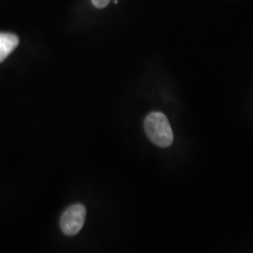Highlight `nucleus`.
<instances>
[{"label": "nucleus", "mask_w": 253, "mask_h": 253, "mask_svg": "<svg viewBox=\"0 0 253 253\" xmlns=\"http://www.w3.org/2000/svg\"><path fill=\"white\" fill-rule=\"evenodd\" d=\"M86 209L81 204H75L67 208L60 218V228L64 235H77L84 226Z\"/></svg>", "instance_id": "nucleus-2"}, {"label": "nucleus", "mask_w": 253, "mask_h": 253, "mask_svg": "<svg viewBox=\"0 0 253 253\" xmlns=\"http://www.w3.org/2000/svg\"><path fill=\"white\" fill-rule=\"evenodd\" d=\"M19 38L12 33H0V63L18 46Z\"/></svg>", "instance_id": "nucleus-3"}, {"label": "nucleus", "mask_w": 253, "mask_h": 253, "mask_svg": "<svg viewBox=\"0 0 253 253\" xmlns=\"http://www.w3.org/2000/svg\"><path fill=\"white\" fill-rule=\"evenodd\" d=\"M145 130L154 145L166 148L173 142V133L168 118L161 112L150 113L145 119Z\"/></svg>", "instance_id": "nucleus-1"}, {"label": "nucleus", "mask_w": 253, "mask_h": 253, "mask_svg": "<svg viewBox=\"0 0 253 253\" xmlns=\"http://www.w3.org/2000/svg\"><path fill=\"white\" fill-rule=\"evenodd\" d=\"M91 2L97 9H104L108 6L110 0H91Z\"/></svg>", "instance_id": "nucleus-4"}]
</instances>
